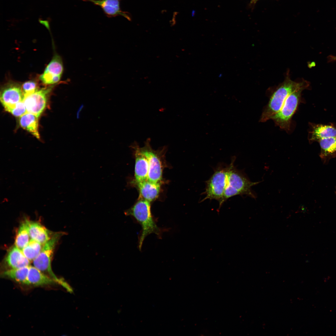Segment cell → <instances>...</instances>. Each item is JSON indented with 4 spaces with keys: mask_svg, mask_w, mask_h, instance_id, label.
Listing matches in <instances>:
<instances>
[{
    "mask_svg": "<svg viewBox=\"0 0 336 336\" xmlns=\"http://www.w3.org/2000/svg\"><path fill=\"white\" fill-rule=\"evenodd\" d=\"M30 238L28 220H26L22 222L18 228L15 239V246L22 250L29 242Z\"/></svg>",
    "mask_w": 336,
    "mask_h": 336,
    "instance_id": "ffe728a7",
    "label": "cell"
},
{
    "mask_svg": "<svg viewBox=\"0 0 336 336\" xmlns=\"http://www.w3.org/2000/svg\"><path fill=\"white\" fill-rule=\"evenodd\" d=\"M235 159V157H233L229 164L222 205L228 199L236 195H246L254 198L257 197L252 187L259 182H251L244 172L237 169L234 165Z\"/></svg>",
    "mask_w": 336,
    "mask_h": 336,
    "instance_id": "7a4b0ae2",
    "label": "cell"
},
{
    "mask_svg": "<svg viewBox=\"0 0 336 336\" xmlns=\"http://www.w3.org/2000/svg\"><path fill=\"white\" fill-rule=\"evenodd\" d=\"M137 183L140 197L142 199L150 202L156 198L160 189V182H153L147 180Z\"/></svg>",
    "mask_w": 336,
    "mask_h": 336,
    "instance_id": "e0dca14e",
    "label": "cell"
},
{
    "mask_svg": "<svg viewBox=\"0 0 336 336\" xmlns=\"http://www.w3.org/2000/svg\"><path fill=\"white\" fill-rule=\"evenodd\" d=\"M150 139L148 138L145 142L144 147L140 149L147 157L149 165L147 180L153 182H159L161 180L162 168L159 154L161 151H155L150 145Z\"/></svg>",
    "mask_w": 336,
    "mask_h": 336,
    "instance_id": "ba28073f",
    "label": "cell"
},
{
    "mask_svg": "<svg viewBox=\"0 0 336 336\" xmlns=\"http://www.w3.org/2000/svg\"><path fill=\"white\" fill-rule=\"evenodd\" d=\"M5 260L8 269L21 268L29 266L30 264L22 250L15 245L8 251Z\"/></svg>",
    "mask_w": 336,
    "mask_h": 336,
    "instance_id": "9a60e30c",
    "label": "cell"
},
{
    "mask_svg": "<svg viewBox=\"0 0 336 336\" xmlns=\"http://www.w3.org/2000/svg\"><path fill=\"white\" fill-rule=\"evenodd\" d=\"M308 140L311 143L324 138L336 137V125L310 123Z\"/></svg>",
    "mask_w": 336,
    "mask_h": 336,
    "instance_id": "5bb4252c",
    "label": "cell"
},
{
    "mask_svg": "<svg viewBox=\"0 0 336 336\" xmlns=\"http://www.w3.org/2000/svg\"><path fill=\"white\" fill-rule=\"evenodd\" d=\"M229 165L221 164L214 170V172L206 183V187L203 194L205 197L200 202L207 199H214L219 203V210L222 206L224 191L226 188Z\"/></svg>",
    "mask_w": 336,
    "mask_h": 336,
    "instance_id": "5b68a950",
    "label": "cell"
},
{
    "mask_svg": "<svg viewBox=\"0 0 336 336\" xmlns=\"http://www.w3.org/2000/svg\"><path fill=\"white\" fill-rule=\"evenodd\" d=\"M53 86L37 89L24 96L23 102L27 112L39 117L46 107L49 93Z\"/></svg>",
    "mask_w": 336,
    "mask_h": 336,
    "instance_id": "52a82bcc",
    "label": "cell"
},
{
    "mask_svg": "<svg viewBox=\"0 0 336 336\" xmlns=\"http://www.w3.org/2000/svg\"><path fill=\"white\" fill-rule=\"evenodd\" d=\"M328 60L329 62L336 61V56L329 55L328 57Z\"/></svg>",
    "mask_w": 336,
    "mask_h": 336,
    "instance_id": "cb8c5ba5",
    "label": "cell"
},
{
    "mask_svg": "<svg viewBox=\"0 0 336 336\" xmlns=\"http://www.w3.org/2000/svg\"><path fill=\"white\" fill-rule=\"evenodd\" d=\"M126 215L133 217L141 225L142 232L139 238V248L141 249L143 241L148 235L155 233L160 236L161 231L152 217L150 202L141 199L124 212Z\"/></svg>",
    "mask_w": 336,
    "mask_h": 336,
    "instance_id": "277c9868",
    "label": "cell"
},
{
    "mask_svg": "<svg viewBox=\"0 0 336 336\" xmlns=\"http://www.w3.org/2000/svg\"><path fill=\"white\" fill-rule=\"evenodd\" d=\"M309 82L302 79L297 81L292 80L289 71L287 72L284 81L276 87L271 95L268 104L265 107L260 121L265 122L278 112L281 108L285 100L292 93L302 87L307 89Z\"/></svg>",
    "mask_w": 336,
    "mask_h": 336,
    "instance_id": "6da1fadb",
    "label": "cell"
},
{
    "mask_svg": "<svg viewBox=\"0 0 336 336\" xmlns=\"http://www.w3.org/2000/svg\"><path fill=\"white\" fill-rule=\"evenodd\" d=\"M131 147L134 150L135 158V178L136 183L147 180L149 169L148 160L135 142Z\"/></svg>",
    "mask_w": 336,
    "mask_h": 336,
    "instance_id": "7c38bea8",
    "label": "cell"
},
{
    "mask_svg": "<svg viewBox=\"0 0 336 336\" xmlns=\"http://www.w3.org/2000/svg\"><path fill=\"white\" fill-rule=\"evenodd\" d=\"M318 142L320 147V156L324 163L336 156V137L322 139Z\"/></svg>",
    "mask_w": 336,
    "mask_h": 336,
    "instance_id": "ac0fdd59",
    "label": "cell"
},
{
    "mask_svg": "<svg viewBox=\"0 0 336 336\" xmlns=\"http://www.w3.org/2000/svg\"><path fill=\"white\" fill-rule=\"evenodd\" d=\"M63 71L62 61L60 56L55 54L39 77L41 82L45 85H54L60 80Z\"/></svg>",
    "mask_w": 336,
    "mask_h": 336,
    "instance_id": "8fae6325",
    "label": "cell"
},
{
    "mask_svg": "<svg viewBox=\"0 0 336 336\" xmlns=\"http://www.w3.org/2000/svg\"><path fill=\"white\" fill-rule=\"evenodd\" d=\"M306 89L301 88L290 94L280 110L271 119L277 126L287 132L290 130L292 117L301 102L302 92Z\"/></svg>",
    "mask_w": 336,
    "mask_h": 336,
    "instance_id": "8992f818",
    "label": "cell"
},
{
    "mask_svg": "<svg viewBox=\"0 0 336 336\" xmlns=\"http://www.w3.org/2000/svg\"><path fill=\"white\" fill-rule=\"evenodd\" d=\"M89 2L100 7L105 15L108 17H114L118 16H122L128 20H131L129 14L122 11L120 7L121 0H81Z\"/></svg>",
    "mask_w": 336,
    "mask_h": 336,
    "instance_id": "4fadbf2b",
    "label": "cell"
},
{
    "mask_svg": "<svg viewBox=\"0 0 336 336\" xmlns=\"http://www.w3.org/2000/svg\"><path fill=\"white\" fill-rule=\"evenodd\" d=\"M7 111L17 117H20L27 112L23 101L18 103L13 107Z\"/></svg>",
    "mask_w": 336,
    "mask_h": 336,
    "instance_id": "7402d4cb",
    "label": "cell"
},
{
    "mask_svg": "<svg viewBox=\"0 0 336 336\" xmlns=\"http://www.w3.org/2000/svg\"><path fill=\"white\" fill-rule=\"evenodd\" d=\"M28 231L31 239L44 245L54 234L40 223L28 220Z\"/></svg>",
    "mask_w": 336,
    "mask_h": 336,
    "instance_id": "2e32d148",
    "label": "cell"
},
{
    "mask_svg": "<svg viewBox=\"0 0 336 336\" xmlns=\"http://www.w3.org/2000/svg\"><path fill=\"white\" fill-rule=\"evenodd\" d=\"M43 245L31 239L27 244L21 250L26 257L30 261H33L40 253Z\"/></svg>",
    "mask_w": 336,
    "mask_h": 336,
    "instance_id": "44dd1931",
    "label": "cell"
},
{
    "mask_svg": "<svg viewBox=\"0 0 336 336\" xmlns=\"http://www.w3.org/2000/svg\"><path fill=\"white\" fill-rule=\"evenodd\" d=\"M16 283L29 287H38L58 285L34 266H29L20 276Z\"/></svg>",
    "mask_w": 336,
    "mask_h": 336,
    "instance_id": "9c48e42d",
    "label": "cell"
},
{
    "mask_svg": "<svg viewBox=\"0 0 336 336\" xmlns=\"http://www.w3.org/2000/svg\"><path fill=\"white\" fill-rule=\"evenodd\" d=\"M38 118L35 115L27 112L19 117V122L22 128L39 139L40 136L38 131Z\"/></svg>",
    "mask_w": 336,
    "mask_h": 336,
    "instance_id": "d6986e66",
    "label": "cell"
},
{
    "mask_svg": "<svg viewBox=\"0 0 336 336\" xmlns=\"http://www.w3.org/2000/svg\"><path fill=\"white\" fill-rule=\"evenodd\" d=\"M65 234L64 232L54 234L51 238L43 245L40 253L33 261V263L35 267L55 281L58 285L62 286L67 291H69L71 287L63 279L58 277L55 274L51 266L55 246L61 236Z\"/></svg>",
    "mask_w": 336,
    "mask_h": 336,
    "instance_id": "3957f363",
    "label": "cell"
},
{
    "mask_svg": "<svg viewBox=\"0 0 336 336\" xmlns=\"http://www.w3.org/2000/svg\"><path fill=\"white\" fill-rule=\"evenodd\" d=\"M23 99L21 86L17 83L9 82L1 89L0 100L6 111L23 101Z\"/></svg>",
    "mask_w": 336,
    "mask_h": 336,
    "instance_id": "30bf717a",
    "label": "cell"
},
{
    "mask_svg": "<svg viewBox=\"0 0 336 336\" xmlns=\"http://www.w3.org/2000/svg\"><path fill=\"white\" fill-rule=\"evenodd\" d=\"M21 88L24 97L33 93L37 89V83L32 80L26 81L23 84Z\"/></svg>",
    "mask_w": 336,
    "mask_h": 336,
    "instance_id": "603a6c76",
    "label": "cell"
}]
</instances>
